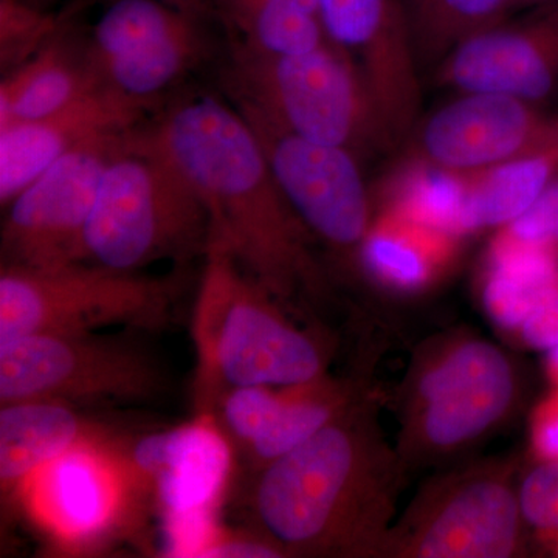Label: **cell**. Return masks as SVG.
<instances>
[{
    "label": "cell",
    "mask_w": 558,
    "mask_h": 558,
    "mask_svg": "<svg viewBox=\"0 0 558 558\" xmlns=\"http://www.w3.org/2000/svg\"><path fill=\"white\" fill-rule=\"evenodd\" d=\"M143 137L196 190L211 219L209 240L277 301H315L329 281L304 226L274 178L258 138L233 105L211 97L170 106Z\"/></svg>",
    "instance_id": "1"
},
{
    "label": "cell",
    "mask_w": 558,
    "mask_h": 558,
    "mask_svg": "<svg viewBox=\"0 0 558 558\" xmlns=\"http://www.w3.org/2000/svg\"><path fill=\"white\" fill-rule=\"evenodd\" d=\"M368 403L352 400L306 442L260 469L256 517L281 553L360 557L384 550L403 462Z\"/></svg>",
    "instance_id": "2"
},
{
    "label": "cell",
    "mask_w": 558,
    "mask_h": 558,
    "mask_svg": "<svg viewBox=\"0 0 558 558\" xmlns=\"http://www.w3.org/2000/svg\"><path fill=\"white\" fill-rule=\"evenodd\" d=\"M197 301L196 341L204 399L234 388H301L319 381L325 352L242 271L229 250L209 240Z\"/></svg>",
    "instance_id": "3"
},
{
    "label": "cell",
    "mask_w": 558,
    "mask_h": 558,
    "mask_svg": "<svg viewBox=\"0 0 558 558\" xmlns=\"http://www.w3.org/2000/svg\"><path fill=\"white\" fill-rule=\"evenodd\" d=\"M211 219L196 190L143 137L142 126L102 174L83 236L84 263L138 271L204 253Z\"/></svg>",
    "instance_id": "4"
},
{
    "label": "cell",
    "mask_w": 558,
    "mask_h": 558,
    "mask_svg": "<svg viewBox=\"0 0 558 558\" xmlns=\"http://www.w3.org/2000/svg\"><path fill=\"white\" fill-rule=\"evenodd\" d=\"M226 81L231 100L301 137L357 154L388 148L365 81L329 39L295 54L264 53L236 39Z\"/></svg>",
    "instance_id": "5"
},
{
    "label": "cell",
    "mask_w": 558,
    "mask_h": 558,
    "mask_svg": "<svg viewBox=\"0 0 558 558\" xmlns=\"http://www.w3.org/2000/svg\"><path fill=\"white\" fill-rule=\"evenodd\" d=\"M178 279L94 263L2 264L0 347L33 333L97 332L110 326L165 328L182 292Z\"/></svg>",
    "instance_id": "6"
},
{
    "label": "cell",
    "mask_w": 558,
    "mask_h": 558,
    "mask_svg": "<svg viewBox=\"0 0 558 558\" xmlns=\"http://www.w3.org/2000/svg\"><path fill=\"white\" fill-rule=\"evenodd\" d=\"M167 389V374L153 355L98 332L33 333L0 347L2 405L20 400L135 403Z\"/></svg>",
    "instance_id": "7"
},
{
    "label": "cell",
    "mask_w": 558,
    "mask_h": 558,
    "mask_svg": "<svg viewBox=\"0 0 558 558\" xmlns=\"http://www.w3.org/2000/svg\"><path fill=\"white\" fill-rule=\"evenodd\" d=\"M512 360L490 341H454L418 373L398 451L405 462L449 457L475 442L515 405Z\"/></svg>",
    "instance_id": "8"
},
{
    "label": "cell",
    "mask_w": 558,
    "mask_h": 558,
    "mask_svg": "<svg viewBox=\"0 0 558 558\" xmlns=\"http://www.w3.org/2000/svg\"><path fill=\"white\" fill-rule=\"evenodd\" d=\"M526 521L512 473L470 469L428 488L391 527L384 550L411 558H509L524 550Z\"/></svg>",
    "instance_id": "9"
},
{
    "label": "cell",
    "mask_w": 558,
    "mask_h": 558,
    "mask_svg": "<svg viewBox=\"0 0 558 558\" xmlns=\"http://www.w3.org/2000/svg\"><path fill=\"white\" fill-rule=\"evenodd\" d=\"M233 106L247 120L279 189L315 240L341 258L359 260L374 216L357 153L293 134L245 102Z\"/></svg>",
    "instance_id": "10"
},
{
    "label": "cell",
    "mask_w": 558,
    "mask_h": 558,
    "mask_svg": "<svg viewBox=\"0 0 558 558\" xmlns=\"http://www.w3.org/2000/svg\"><path fill=\"white\" fill-rule=\"evenodd\" d=\"M137 128L92 138L70 150L7 205L3 264L50 267L84 263V230L102 174Z\"/></svg>",
    "instance_id": "11"
},
{
    "label": "cell",
    "mask_w": 558,
    "mask_h": 558,
    "mask_svg": "<svg viewBox=\"0 0 558 558\" xmlns=\"http://www.w3.org/2000/svg\"><path fill=\"white\" fill-rule=\"evenodd\" d=\"M108 2L86 43L92 64L110 89L149 105L204 53L193 11L167 0Z\"/></svg>",
    "instance_id": "12"
},
{
    "label": "cell",
    "mask_w": 558,
    "mask_h": 558,
    "mask_svg": "<svg viewBox=\"0 0 558 558\" xmlns=\"http://www.w3.org/2000/svg\"><path fill=\"white\" fill-rule=\"evenodd\" d=\"M558 140V119L510 95L461 92L421 117L411 131L407 157L472 175L490 170Z\"/></svg>",
    "instance_id": "13"
},
{
    "label": "cell",
    "mask_w": 558,
    "mask_h": 558,
    "mask_svg": "<svg viewBox=\"0 0 558 558\" xmlns=\"http://www.w3.org/2000/svg\"><path fill=\"white\" fill-rule=\"evenodd\" d=\"M326 38L351 58L369 92L388 148L421 119V70L402 0H318Z\"/></svg>",
    "instance_id": "14"
},
{
    "label": "cell",
    "mask_w": 558,
    "mask_h": 558,
    "mask_svg": "<svg viewBox=\"0 0 558 558\" xmlns=\"http://www.w3.org/2000/svg\"><path fill=\"white\" fill-rule=\"evenodd\" d=\"M521 13L458 44L433 72L436 83L542 106L558 87V0Z\"/></svg>",
    "instance_id": "15"
},
{
    "label": "cell",
    "mask_w": 558,
    "mask_h": 558,
    "mask_svg": "<svg viewBox=\"0 0 558 558\" xmlns=\"http://www.w3.org/2000/svg\"><path fill=\"white\" fill-rule=\"evenodd\" d=\"M135 476L156 488L182 556L208 542L209 509L230 472V447L209 417L140 440L132 451Z\"/></svg>",
    "instance_id": "16"
},
{
    "label": "cell",
    "mask_w": 558,
    "mask_h": 558,
    "mask_svg": "<svg viewBox=\"0 0 558 558\" xmlns=\"http://www.w3.org/2000/svg\"><path fill=\"white\" fill-rule=\"evenodd\" d=\"M131 464H119L97 442L83 444L36 472L25 488L28 506L49 531L65 542L105 534L126 499Z\"/></svg>",
    "instance_id": "17"
},
{
    "label": "cell",
    "mask_w": 558,
    "mask_h": 558,
    "mask_svg": "<svg viewBox=\"0 0 558 558\" xmlns=\"http://www.w3.org/2000/svg\"><path fill=\"white\" fill-rule=\"evenodd\" d=\"M148 102L105 86L60 112L0 130V202L10 204L54 161L101 135L134 130Z\"/></svg>",
    "instance_id": "18"
},
{
    "label": "cell",
    "mask_w": 558,
    "mask_h": 558,
    "mask_svg": "<svg viewBox=\"0 0 558 558\" xmlns=\"http://www.w3.org/2000/svg\"><path fill=\"white\" fill-rule=\"evenodd\" d=\"M105 86L86 44L81 49L58 32L32 60L2 80L0 130L60 112Z\"/></svg>",
    "instance_id": "19"
},
{
    "label": "cell",
    "mask_w": 558,
    "mask_h": 558,
    "mask_svg": "<svg viewBox=\"0 0 558 558\" xmlns=\"http://www.w3.org/2000/svg\"><path fill=\"white\" fill-rule=\"evenodd\" d=\"M72 407L51 400H20L0 410V480L21 487L62 454L90 442Z\"/></svg>",
    "instance_id": "20"
},
{
    "label": "cell",
    "mask_w": 558,
    "mask_h": 558,
    "mask_svg": "<svg viewBox=\"0 0 558 558\" xmlns=\"http://www.w3.org/2000/svg\"><path fill=\"white\" fill-rule=\"evenodd\" d=\"M454 234L446 233L385 208L374 218L360 248L359 263L389 289L414 292L432 281L439 264L449 255Z\"/></svg>",
    "instance_id": "21"
},
{
    "label": "cell",
    "mask_w": 558,
    "mask_h": 558,
    "mask_svg": "<svg viewBox=\"0 0 558 558\" xmlns=\"http://www.w3.org/2000/svg\"><path fill=\"white\" fill-rule=\"evenodd\" d=\"M558 178V140L490 170L465 175L462 233L506 227Z\"/></svg>",
    "instance_id": "22"
},
{
    "label": "cell",
    "mask_w": 558,
    "mask_h": 558,
    "mask_svg": "<svg viewBox=\"0 0 558 558\" xmlns=\"http://www.w3.org/2000/svg\"><path fill=\"white\" fill-rule=\"evenodd\" d=\"M418 70L435 72L458 44L509 17V0H402Z\"/></svg>",
    "instance_id": "23"
},
{
    "label": "cell",
    "mask_w": 558,
    "mask_h": 558,
    "mask_svg": "<svg viewBox=\"0 0 558 558\" xmlns=\"http://www.w3.org/2000/svg\"><path fill=\"white\" fill-rule=\"evenodd\" d=\"M238 40L270 54H295L325 44L318 14L289 0H216Z\"/></svg>",
    "instance_id": "24"
},
{
    "label": "cell",
    "mask_w": 558,
    "mask_h": 558,
    "mask_svg": "<svg viewBox=\"0 0 558 558\" xmlns=\"http://www.w3.org/2000/svg\"><path fill=\"white\" fill-rule=\"evenodd\" d=\"M465 190V175L405 157L388 178L385 208L398 209L425 226L458 236L462 233Z\"/></svg>",
    "instance_id": "25"
},
{
    "label": "cell",
    "mask_w": 558,
    "mask_h": 558,
    "mask_svg": "<svg viewBox=\"0 0 558 558\" xmlns=\"http://www.w3.org/2000/svg\"><path fill=\"white\" fill-rule=\"evenodd\" d=\"M60 32L57 17L27 0H0V64L20 68Z\"/></svg>",
    "instance_id": "26"
},
{
    "label": "cell",
    "mask_w": 558,
    "mask_h": 558,
    "mask_svg": "<svg viewBox=\"0 0 558 558\" xmlns=\"http://www.w3.org/2000/svg\"><path fill=\"white\" fill-rule=\"evenodd\" d=\"M519 497L527 527L558 556V462L539 461L529 470Z\"/></svg>",
    "instance_id": "27"
},
{
    "label": "cell",
    "mask_w": 558,
    "mask_h": 558,
    "mask_svg": "<svg viewBox=\"0 0 558 558\" xmlns=\"http://www.w3.org/2000/svg\"><path fill=\"white\" fill-rule=\"evenodd\" d=\"M558 233V178L543 191L526 213L502 227L497 244L509 247L556 250Z\"/></svg>",
    "instance_id": "28"
},
{
    "label": "cell",
    "mask_w": 558,
    "mask_h": 558,
    "mask_svg": "<svg viewBox=\"0 0 558 558\" xmlns=\"http://www.w3.org/2000/svg\"><path fill=\"white\" fill-rule=\"evenodd\" d=\"M519 330L531 348L550 351L558 347V277L539 296Z\"/></svg>",
    "instance_id": "29"
},
{
    "label": "cell",
    "mask_w": 558,
    "mask_h": 558,
    "mask_svg": "<svg viewBox=\"0 0 558 558\" xmlns=\"http://www.w3.org/2000/svg\"><path fill=\"white\" fill-rule=\"evenodd\" d=\"M534 449L539 461L558 462V388L535 416Z\"/></svg>",
    "instance_id": "30"
},
{
    "label": "cell",
    "mask_w": 558,
    "mask_h": 558,
    "mask_svg": "<svg viewBox=\"0 0 558 558\" xmlns=\"http://www.w3.org/2000/svg\"><path fill=\"white\" fill-rule=\"evenodd\" d=\"M549 2H554V0H509V16Z\"/></svg>",
    "instance_id": "31"
},
{
    "label": "cell",
    "mask_w": 558,
    "mask_h": 558,
    "mask_svg": "<svg viewBox=\"0 0 558 558\" xmlns=\"http://www.w3.org/2000/svg\"><path fill=\"white\" fill-rule=\"evenodd\" d=\"M548 354V369L550 379L554 380V384H556V387L558 388V347L550 349Z\"/></svg>",
    "instance_id": "32"
},
{
    "label": "cell",
    "mask_w": 558,
    "mask_h": 558,
    "mask_svg": "<svg viewBox=\"0 0 558 558\" xmlns=\"http://www.w3.org/2000/svg\"><path fill=\"white\" fill-rule=\"evenodd\" d=\"M289 2L296 3V5L318 14V0H289Z\"/></svg>",
    "instance_id": "33"
},
{
    "label": "cell",
    "mask_w": 558,
    "mask_h": 558,
    "mask_svg": "<svg viewBox=\"0 0 558 558\" xmlns=\"http://www.w3.org/2000/svg\"><path fill=\"white\" fill-rule=\"evenodd\" d=\"M27 2L33 3L35 7H39V9L46 10L47 7L53 5V3L60 2V0H27Z\"/></svg>",
    "instance_id": "34"
},
{
    "label": "cell",
    "mask_w": 558,
    "mask_h": 558,
    "mask_svg": "<svg viewBox=\"0 0 558 558\" xmlns=\"http://www.w3.org/2000/svg\"><path fill=\"white\" fill-rule=\"evenodd\" d=\"M106 2H108V0H106ZM167 2L174 3V5L182 7V9L193 11L190 5L191 0H167Z\"/></svg>",
    "instance_id": "35"
},
{
    "label": "cell",
    "mask_w": 558,
    "mask_h": 558,
    "mask_svg": "<svg viewBox=\"0 0 558 558\" xmlns=\"http://www.w3.org/2000/svg\"><path fill=\"white\" fill-rule=\"evenodd\" d=\"M556 250H557V255H558V233H557V238H556Z\"/></svg>",
    "instance_id": "36"
}]
</instances>
